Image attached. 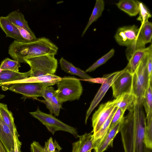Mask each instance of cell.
Instances as JSON below:
<instances>
[{
    "instance_id": "obj_4",
    "label": "cell",
    "mask_w": 152,
    "mask_h": 152,
    "mask_svg": "<svg viewBox=\"0 0 152 152\" xmlns=\"http://www.w3.org/2000/svg\"><path fill=\"white\" fill-rule=\"evenodd\" d=\"M56 95L61 103L79 99L83 92L80 80L74 77H64L57 83Z\"/></svg>"
},
{
    "instance_id": "obj_18",
    "label": "cell",
    "mask_w": 152,
    "mask_h": 152,
    "mask_svg": "<svg viewBox=\"0 0 152 152\" xmlns=\"http://www.w3.org/2000/svg\"><path fill=\"white\" fill-rule=\"evenodd\" d=\"M152 47V45L151 44L147 48L137 50L133 54L128 61V64L126 67L132 74L134 73L140 62Z\"/></svg>"
},
{
    "instance_id": "obj_15",
    "label": "cell",
    "mask_w": 152,
    "mask_h": 152,
    "mask_svg": "<svg viewBox=\"0 0 152 152\" xmlns=\"http://www.w3.org/2000/svg\"><path fill=\"white\" fill-rule=\"evenodd\" d=\"M62 77L55 75L47 74L37 77H29L21 80L13 81L3 84L10 85L17 83H49L53 86L57 83L61 79Z\"/></svg>"
},
{
    "instance_id": "obj_20",
    "label": "cell",
    "mask_w": 152,
    "mask_h": 152,
    "mask_svg": "<svg viewBox=\"0 0 152 152\" xmlns=\"http://www.w3.org/2000/svg\"><path fill=\"white\" fill-rule=\"evenodd\" d=\"M6 18L15 25L21 27L33 36H35L28 25V22L25 18L24 15L17 11L10 13Z\"/></svg>"
},
{
    "instance_id": "obj_41",
    "label": "cell",
    "mask_w": 152,
    "mask_h": 152,
    "mask_svg": "<svg viewBox=\"0 0 152 152\" xmlns=\"http://www.w3.org/2000/svg\"><path fill=\"white\" fill-rule=\"evenodd\" d=\"M4 95L0 94V99L4 97Z\"/></svg>"
},
{
    "instance_id": "obj_8",
    "label": "cell",
    "mask_w": 152,
    "mask_h": 152,
    "mask_svg": "<svg viewBox=\"0 0 152 152\" xmlns=\"http://www.w3.org/2000/svg\"><path fill=\"white\" fill-rule=\"evenodd\" d=\"M125 69L119 71L104 75L106 78L98 90L87 110L86 114L85 124H86L89 117L95 108L102 99L106 93L117 78L125 71Z\"/></svg>"
},
{
    "instance_id": "obj_30",
    "label": "cell",
    "mask_w": 152,
    "mask_h": 152,
    "mask_svg": "<svg viewBox=\"0 0 152 152\" xmlns=\"http://www.w3.org/2000/svg\"><path fill=\"white\" fill-rule=\"evenodd\" d=\"M145 45L140 35L137 40L130 46L127 47L126 50V56L128 61L136 51L145 48Z\"/></svg>"
},
{
    "instance_id": "obj_9",
    "label": "cell",
    "mask_w": 152,
    "mask_h": 152,
    "mask_svg": "<svg viewBox=\"0 0 152 152\" xmlns=\"http://www.w3.org/2000/svg\"><path fill=\"white\" fill-rule=\"evenodd\" d=\"M115 107L114 100L101 104L93 114L92 118L93 130L95 134L110 116Z\"/></svg>"
},
{
    "instance_id": "obj_24",
    "label": "cell",
    "mask_w": 152,
    "mask_h": 152,
    "mask_svg": "<svg viewBox=\"0 0 152 152\" xmlns=\"http://www.w3.org/2000/svg\"><path fill=\"white\" fill-rule=\"evenodd\" d=\"M136 100L135 96L132 94H126L121 95L114 99L115 107L125 112L129 110Z\"/></svg>"
},
{
    "instance_id": "obj_7",
    "label": "cell",
    "mask_w": 152,
    "mask_h": 152,
    "mask_svg": "<svg viewBox=\"0 0 152 152\" xmlns=\"http://www.w3.org/2000/svg\"><path fill=\"white\" fill-rule=\"evenodd\" d=\"M49 86H52L49 83H20L12 85L8 89L27 97L37 99L38 97H42L43 89Z\"/></svg>"
},
{
    "instance_id": "obj_14",
    "label": "cell",
    "mask_w": 152,
    "mask_h": 152,
    "mask_svg": "<svg viewBox=\"0 0 152 152\" xmlns=\"http://www.w3.org/2000/svg\"><path fill=\"white\" fill-rule=\"evenodd\" d=\"M0 27L6 34L7 37L22 42H27L21 36L15 25L9 20L5 17H0Z\"/></svg>"
},
{
    "instance_id": "obj_39",
    "label": "cell",
    "mask_w": 152,
    "mask_h": 152,
    "mask_svg": "<svg viewBox=\"0 0 152 152\" xmlns=\"http://www.w3.org/2000/svg\"><path fill=\"white\" fill-rule=\"evenodd\" d=\"M14 149H15V152H20L19 151L18 147L17 146L16 141H19V139L17 137H15V136L14 135Z\"/></svg>"
},
{
    "instance_id": "obj_40",
    "label": "cell",
    "mask_w": 152,
    "mask_h": 152,
    "mask_svg": "<svg viewBox=\"0 0 152 152\" xmlns=\"http://www.w3.org/2000/svg\"><path fill=\"white\" fill-rule=\"evenodd\" d=\"M0 152H7L4 146L0 140Z\"/></svg>"
},
{
    "instance_id": "obj_36",
    "label": "cell",
    "mask_w": 152,
    "mask_h": 152,
    "mask_svg": "<svg viewBox=\"0 0 152 152\" xmlns=\"http://www.w3.org/2000/svg\"><path fill=\"white\" fill-rule=\"evenodd\" d=\"M16 26L19 30L22 37L25 39L27 42H33L37 39V38H36L35 36L32 35L28 31L21 27Z\"/></svg>"
},
{
    "instance_id": "obj_11",
    "label": "cell",
    "mask_w": 152,
    "mask_h": 152,
    "mask_svg": "<svg viewBox=\"0 0 152 152\" xmlns=\"http://www.w3.org/2000/svg\"><path fill=\"white\" fill-rule=\"evenodd\" d=\"M114 81L111 87L113 96L115 98L126 94L131 93L132 88V74L126 68Z\"/></svg>"
},
{
    "instance_id": "obj_13",
    "label": "cell",
    "mask_w": 152,
    "mask_h": 152,
    "mask_svg": "<svg viewBox=\"0 0 152 152\" xmlns=\"http://www.w3.org/2000/svg\"><path fill=\"white\" fill-rule=\"evenodd\" d=\"M123 120L112 128L109 129L106 134L99 145L96 148L94 149V152H104L109 147H113V140L119 132L120 127Z\"/></svg>"
},
{
    "instance_id": "obj_26",
    "label": "cell",
    "mask_w": 152,
    "mask_h": 152,
    "mask_svg": "<svg viewBox=\"0 0 152 152\" xmlns=\"http://www.w3.org/2000/svg\"><path fill=\"white\" fill-rule=\"evenodd\" d=\"M139 28V34L145 44L151 43L152 23L148 20L142 23Z\"/></svg>"
},
{
    "instance_id": "obj_33",
    "label": "cell",
    "mask_w": 152,
    "mask_h": 152,
    "mask_svg": "<svg viewBox=\"0 0 152 152\" xmlns=\"http://www.w3.org/2000/svg\"><path fill=\"white\" fill-rule=\"evenodd\" d=\"M62 148L56 140L50 137L45 142L44 150L45 152H60Z\"/></svg>"
},
{
    "instance_id": "obj_5",
    "label": "cell",
    "mask_w": 152,
    "mask_h": 152,
    "mask_svg": "<svg viewBox=\"0 0 152 152\" xmlns=\"http://www.w3.org/2000/svg\"><path fill=\"white\" fill-rule=\"evenodd\" d=\"M54 55H47L24 59L30 66L29 77H37L47 74L54 75L58 66L57 60Z\"/></svg>"
},
{
    "instance_id": "obj_6",
    "label": "cell",
    "mask_w": 152,
    "mask_h": 152,
    "mask_svg": "<svg viewBox=\"0 0 152 152\" xmlns=\"http://www.w3.org/2000/svg\"><path fill=\"white\" fill-rule=\"evenodd\" d=\"M29 113L44 125L53 135L57 131H62L71 133L76 138L78 137L77 132L75 128L64 123L52 114L44 113L38 108L35 111Z\"/></svg>"
},
{
    "instance_id": "obj_35",
    "label": "cell",
    "mask_w": 152,
    "mask_h": 152,
    "mask_svg": "<svg viewBox=\"0 0 152 152\" xmlns=\"http://www.w3.org/2000/svg\"><path fill=\"white\" fill-rule=\"evenodd\" d=\"M56 90L52 86L45 87L43 90L42 97L46 101H48L51 100L53 97L56 94Z\"/></svg>"
},
{
    "instance_id": "obj_37",
    "label": "cell",
    "mask_w": 152,
    "mask_h": 152,
    "mask_svg": "<svg viewBox=\"0 0 152 152\" xmlns=\"http://www.w3.org/2000/svg\"><path fill=\"white\" fill-rule=\"evenodd\" d=\"M152 48L150 50L147 62V69L149 80L152 81Z\"/></svg>"
},
{
    "instance_id": "obj_10",
    "label": "cell",
    "mask_w": 152,
    "mask_h": 152,
    "mask_svg": "<svg viewBox=\"0 0 152 152\" xmlns=\"http://www.w3.org/2000/svg\"><path fill=\"white\" fill-rule=\"evenodd\" d=\"M140 28L135 25L119 28L114 36L118 45L128 47L136 41L140 36Z\"/></svg>"
},
{
    "instance_id": "obj_16",
    "label": "cell",
    "mask_w": 152,
    "mask_h": 152,
    "mask_svg": "<svg viewBox=\"0 0 152 152\" xmlns=\"http://www.w3.org/2000/svg\"><path fill=\"white\" fill-rule=\"evenodd\" d=\"M0 140L7 152L14 149V135L2 119H0Z\"/></svg>"
},
{
    "instance_id": "obj_44",
    "label": "cell",
    "mask_w": 152,
    "mask_h": 152,
    "mask_svg": "<svg viewBox=\"0 0 152 152\" xmlns=\"http://www.w3.org/2000/svg\"><path fill=\"white\" fill-rule=\"evenodd\" d=\"M2 119L1 117V115L0 114V119Z\"/></svg>"
},
{
    "instance_id": "obj_21",
    "label": "cell",
    "mask_w": 152,
    "mask_h": 152,
    "mask_svg": "<svg viewBox=\"0 0 152 152\" xmlns=\"http://www.w3.org/2000/svg\"><path fill=\"white\" fill-rule=\"evenodd\" d=\"M117 109V107L115 108L110 116L102 125L98 131L95 134L93 135V149L97 148L106 134L109 129L113 116Z\"/></svg>"
},
{
    "instance_id": "obj_25",
    "label": "cell",
    "mask_w": 152,
    "mask_h": 152,
    "mask_svg": "<svg viewBox=\"0 0 152 152\" xmlns=\"http://www.w3.org/2000/svg\"><path fill=\"white\" fill-rule=\"evenodd\" d=\"M104 9V2L103 0H96L94 8L88 22L82 34L83 37L91 26L94 22L96 21L102 15Z\"/></svg>"
},
{
    "instance_id": "obj_19",
    "label": "cell",
    "mask_w": 152,
    "mask_h": 152,
    "mask_svg": "<svg viewBox=\"0 0 152 152\" xmlns=\"http://www.w3.org/2000/svg\"><path fill=\"white\" fill-rule=\"evenodd\" d=\"M59 63L61 69L66 73L78 76L85 80L92 78L86 72L75 67L63 57L60 59Z\"/></svg>"
},
{
    "instance_id": "obj_22",
    "label": "cell",
    "mask_w": 152,
    "mask_h": 152,
    "mask_svg": "<svg viewBox=\"0 0 152 152\" xmlns=\"http://www.w3.org/2000/svg\"><path fill=\"white\" fill-rule=\"evenodd\" d=\"M139 1L134 0H121L116 4L120 10L130 16L137 15L139 12Z\"/></svg>"
},
{
    "instance_id": "obj_38",
    "label": "cell",
    "mask_w": 152,
    "mask_h": 152,
    "mask_svg": "<svg viewBox=\"0 0 152 152\" xmlns=\"http://www.w3.org/2000/svg\"><path fill=\"white\" fill-rule=\"evenodd\" d=\"M31 152H45L44 147L42 146L38 142L34 141L31 145Z\"/></svg>"
},
{
    "instance_id": "obj_17",
    "label": "cell",
    "mask_w": 152,
    "mask_h": 152,
    "mask_svg": "<svg viewBox=\"0 0 152 152\" xmlns=\"http://www.w3.org/2000/svg\"><path fill=\"white\" fill-rule=\"evenodd\" d=\"M31 73L30 70L23 73L2 70L0 72V87L6 83L28 78L30 76Z\"/></svg>"
},
{
    "instance_id": "obj_32",
    "label": "cell",
    "mask_w": 152,
    "mask_h": 152,
    "mask_svg": "<svg viewBox=\"0 0 152 152\" xmlns=\"http://www.w3.org/2000/svg\"><path fill=\"white\" fill-rule=\"evenodd\" d=\"M139 16L137 20L140 21L141 24L148 20V18L151 17V15L148 9L143 3L139 2Z\"/></svg>"
},
{
    "instance_id": "obj_31",
    "label": "cell",
    "mask_w": 152,
    "mask_h": 152,
    "mask_svg": "<svg viewBox=\"0 0 152 152\" xmlns=\"http://www.w3.org/2000/svg\"><path fill=\"white\" fill-rule=\"evenodd\" d=\"M115 50L111 49L108 53L104 55L95 62L88 68L86 72H91L95 70L96 68L106 63L114 55Z\"/></svg>"
},
{
    "instance_id": "obj_12",
    "label": "cell",
    "mask_w": 152,
    "mask_h": 152,
    "mask_svg": "<svg viewBox=\"0 0 152 152\" xmlns=\"http://www.w3.org/2000/svg\"><path fill=\"white\" fill-rule=\"evenodd\" d=\"M79 140L72 144V152H91L93 149V133H85L80 136Z\"/></svg>"
},
{
    "instance_id": "obj_28",
    "label": "cell",
    "mask_w": 152,
    "mask_h": 152,
    "mask_svg": "<svg viewBox=\"0 0 152 152\" xmlns=\"http://www.w3.org/2000/svg\"><path fill=\"white\" fill-rule=\"evenodd\" d=\"M143 105L145 110L146 117L152 116V81H149L143 102Z\"/></svg>"
},
{
    "instance_id": "obj_42",
    "label": "cell",
    "mask_w": 152,
    "mask_h": 152,
    "mask_svg": "<svg viewBox=\"0 0 152 152\" xmlns=\"http://www.w3.org/2000/svg\"><path fill=\"white\" fill-rule=\"evenodd\" d=\"M10 152H15V149L13 148H12L10 150Z\"/></svg>"
},
{
    "instance_id": "obj_43",
    "label": "cell",
    "mask_w": 152,
    "mask_h": 152,
    "mask_svg": "<svg viewBox=\"0 0 152 152\" xmlns=\"http://www.w3.org/2000/svg\"><path fill=\"white\" fill-rule=\"evenodd\" d=\"M152 149H148V152H152Z\"/></svg>"
},
{
    "instance_id": "obj_3",
    "label": "cell",
    "mask_w": 152,
    "mask_h": 152,
    "mask_svg": "<svg viewBox=\"0 0 152 152\" xmlns=\"http://www.w3.org/2000/svg\"><path fill=\"white\" fill-rule=\"evenodd\" d=\"M151 48L152 47L132 74L131 93L135 96L137 102L142 105L144 96L150 81L147 69V62L149 52Z\"/></svg>"
},
{
    "instance_id": "obj_27",
    "label": "cell",
    "mask_w": 152,
    "mask_h": 152,
    "mask_svg": "<svg viewBox=\"0 0 152 152\" xmlns=\"http://www.w3.org/2000/svg\"><path fill=\"white\" fill-rule=\"evenodd\" d=\"M37 99L45 104L51 114H53L55 116H57L59 115L60 109L62 108V103L58 100L56 94L51 100L48 101L45 100Z\"/></svg>"
},
{
    "instance_id": "obj_23",
    "label": "cell",
    "mask_w": 152,
    "mask_h": 152,
    "mask_svg": "<svg viewBox=\"0 0 152 152\" xmlns=\"http://www.w3.org/2000/svg\"><path fill=\"white\" fill-rule=\"evenodd\" d=\"M0 114L3 120L10 128L13 134H15L19 137L12 114L8 110L7 104L0 103Z\"/></svg>"
},
{
    "instance_id": "obj_34",
    "label": "cell",
    "mask_w": 152,
    "mask_h": 152,
    "mask_svg": "<svg viewBox=\"0 0 152 152\" xmlns=\"http://www.w3.org/2000/svg\"><path fill=\"white\" fill-rule=\"evenodd\" d=\"M124 112L125 111L117 107L112 118L109 129L112 128L123 119L124 118Z\"/></svg>"
},
{
    "instance_id": "obj_29",
    "label": "cell",
    "mask_w": 152,
    "mask_h": 152,
    "mask_svg": "<svg viewBox=\"0 0 152 152\" xmlns=\"http://www.w3.org/2000/svg\"><path fill=\"white\" fill-rule=\"evenodd\" d=\"M20 66V63L18 61L6 58L1 62L0 69L3 70L19 72Z\"/></svg>"
},
{
    "instance_id": "obj_1",
    "label": "cell",
    "mask_w": 152,
    "mask_h": 152,
    "mask_svg": "<svg viewBox=\"0 0 152 152\" xmlns=\"http://www.w3.org/2000/svg\"><path fill=\"white\" fill-rule=\"evenodd\" d=\"M142 105L136 100L121 123L119 132L124 152H148L144 141L146 119Z\"/></svg>"
},
{
    "instance_id": "obj_2",
    "label": "cell",
    "mask_w": 152,
    "mask_h": 152,
    "mask_svg": "<svg viewBox=\"0 0 152 152\" xmlns=\"http://www.w3.org/2000/svg\"><path fill=\"white\" fill-rule=\"evenodd\" d=\"M58 47L48 39L45 37L37 38L30 42L16 40L10 45L8 53L19 63H25L24 59L47 55L57 54Z\"/></svg>"
}]
</instances>
